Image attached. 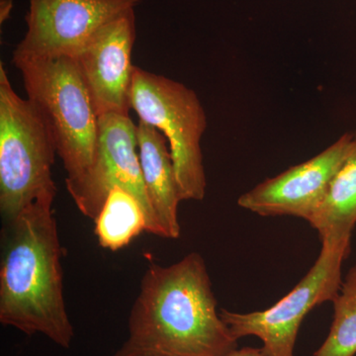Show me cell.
<instances>
[{
  "label": "cell",
  "instance_id": "obj_1",
  "mask_svg": "<svg viewBox=\"0 0 356 356\" xmlns=\"http://www.w3.org/2000/svg\"><path fill=\"white\" fill-rule=\"evenodd\" d=\"M128 330L114 356H225L238 348L197 252L170 266L147 267Z\"/></svg>",
  "mask_w": 356,
  "mask_h": 356
},
{
  "label": "cell",
  "instance_id": "obj_2",
  "mask_svg": "<svg viewBox=\"0 0 356 356\" xmlns=\"http://www.w3.org/2000/svg\"><path fill=\"white\" fill-rule=\"evenodd\" d=\"M56 192L42 194L3 222L0 322L70 348L74 331L65 304L64 252L53 211Z\"/></svg>",
  "mask_w": 356,
  "mask_h": 356
},
{
  "label": "cell",
  "instance_id": "obj_3",
  "mask_svg": "<svg viewBox=\"0 0 356 356\" xmlns=\"http://www.w3.org/2000/svg\"><path fill=\"white\" fill-rule=\"evenodd\" d=\"M11 62L22 74L28 99L50 123L65 180L83 177L95 158L98 115L74 58L13 53Z\"/></svg>",
  "mask_w": 356,
  "mask_h": 356
},
{
  "label": "cell",
  "instance_id": "obj_4",
  "mask_svg": "<svg viewBox=\"0 0 356 356\" xmlns=\"http://www.w3.org/2000/svg\"><path fill=\"white\" fill-rule=\"evenodd\" d=\"M58 154L48 119L14 90L0 64V212L10 221L40 195L57 191L51 168Z\"/></svg>",
  "mask_w": 356,
  "mask_h": 356
},
{
  "label": "cell",
  "instance_id": "obj_5",
  "mask_svg": "<svg viewBox=\"0 0 356 356\" xmlns=\"http://www.w3.org/2000/svg\"><path fill=\"white\" fill-rule=\"evenodd\" d=\"M130 106L140 121L158 129L168 140L181 201H202L206 175L201 139L207 116L195 91L135 67Z\"/></svg>",
  "mask_w": 356,
  "mask_h": 356
},
{
  "label": "cell",
  "instance_id": "obj_6",
  "mask_svg": "<svg viewBox=\"0 0 356 356\" xmlns=\"http://www.w3.org/2000/svg\"><path fill=\"white\" fill-rule=\"evenodd\" d=\"M350 252V242L323 241L315 264L286 296L264 311L241 314L221 309L222 320L236 339L259 337L264 356H294L302 321L315 307L339 295L341 266Z\"/></svg>",
  "mask_w": 356,
  "mask_h": 356
},
{
  "label": "cell",
  "instance_id": "obj_7",
  "mask_svg": "<svg viewBox=\"0 0 356 356\" xmlns=\"http://www.w3.org/2000/svg\"><path fill=\"white\" fill-rule=\"evenodd\" d=\"M70 197L83 216L95 220L109 192L119 186L130 192L142 205L147 220V233L161 236L156 215L149 202L138 153L137 126L129 115L98 117L95 158L86 175L65 180Z\"/></svg>",
  "mask_w": 356,
  "mask_h": 356
},
{
  "label": "cell",
  "instance_id": "obj_8",
  "mask_svg": "<svg viewBox=\"0 0 356 356\" xmlns=\"http://www.w3.org/2000/svg\"><path fill=\"white\" fill-rule=\"evenodd\" d=\"M135 39V9H130L98 28L72 58L98 117L129 115Z\"/></svg>",
  "mask_w": 356,
  "mask_h": 356
},
{
  "label": "cell",
  "instance_id": "obj_9",
  "mask_svg": "<svg viewBox=\"0 0 356 356\" xmlns=\"http://www.w3.org/2000/svg\"><path fill=\"white\" fill-rule=\"evenodd\" d=\"M140 0H29L27 32L13 53L74 58L89 37Z\"/></svg>",
  "mask_w": 356,
  "mask_h": 356
},
{
  "label": "cell",
  "instance_id": "obj_10",
  "mask_svg": "<svg viewBox=\"0 0 356 356\" xmlns=\"http://www.w3.org/2000/svg\"><path fill=\"white\" fill-rule=\"evenodd\" d=\"M353 140V133L343 134L317 156L242 194L238 206L259 216H293L308 222L327 195Z\"/></svg>",
  "mask_w": 356,
  "mask_h": 356
},
{
  "label": "cell",
  "instance_id": "obj_11",
  "mask_svg": "<svg viewBox=\"0 0 356 356\" xmlns=\"http://www.w3.org/2000/svg\"><path fill=\"white\" fill-rule=\"evenodd\" d=\"M137 139L143 178L161 236L178 238L181 233L178 221L181 199L168 140L158 129L140 120L137 125Z\"/></svg>",
  "mask_w": 356,
  "mask_h": 356
},
{
  "label": "cell",
  "instance_id": "obj_12",
  "mask_svg": "<svg viewBox=\"0 0 356 356\" xmlns=\"http://www.w3.org/2000/svg\"><path fill=\"white\" fill-rule=\"evenodd\" d=\"M308 222L317 229L322 242H350L356 225V130L350 153Z\"/></svg>",
  "mask_w": 356,
  "mask_h": 356
},
{
  "label": "cell",
  "instance_id": "obj_13",
  "mask_svg": "<svg viewBox=\"0 0 356 356\" xmlns=\"http://www.w3.org/2000/svg\"><path fill=\"white\" fill-rule=\"evenodd\" d=\"M95 235L103 248L115 250L127 247L147 229L146 213L130 192L116 186L95 220Z\"/></svg>",
  "mask_w": 356,
  "mask_h": 356
},
{
  "label": "cell",
  "instance_id": "obj_14",
  "mask_svg": "<svg viewBox=\"0 0 356 356\" xmlns=\"http://www.w3.org/2000/svg\"><path fill=\"white\" fill-rule=\"evenodd\" d=\"M334 304V321L329 334L314 356H355L356 355V264L346 280Z\"/></svg>",
  "mask_w": 356,
  "mask_h": 356
},
{
  "label": "cell",
  "instance_id": "obj_15",
  "mask_svg": "<svg viewBox=\"0 0 356 356\" xmlns=\"http://www.w3.org/2000/svg\"><path fill=\"white\" fill-rule=\"evenodd\" d=\"M225 356H264V355L261 348H243L241 350L236 348Z\"/></svg>",
  "mask_w": 356,
  "mask_h": 356
},
{
  "label": "cell",
  "instance_id": "obj_16",
  "mask_svg": "<svg viewBox=\"0 0 356 356\" xmlns=\"http://www.w3.org/2000/svg\"><path fill=\"white\" fill-rule=\"evenodd\" d=\"M13 9V0H1L0 1V23L6 22L10 16Z\"/></svg>",
  "mask_w": 356,
  "mask_h": 356
}]
</instances>
